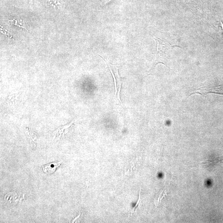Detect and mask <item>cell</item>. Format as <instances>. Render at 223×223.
Returning <instances> with one entry per match:
<instances>
[{
	"mask_svg": "<svg viewBox=\"0 0 223 223\" xmlns=\"http://www.w3.org/2000/svg\"><path fill=\"white\" fill-rule=\"evenodd\" d=\"M140 203H141V191H140L139 192V195L138 201V202L137 203H136V206L133 208V210H132V214L134 213V212H136V210H137L139 206Z\"/></svg>",
	"mask_w": 223,
	"mask_h": 223,
	"instance_id": "7",
	"label": "cell"
},
{
	"mask_svg": "<svg viewBox=\"0 0 223 223\" xmlns=\"http://www.w3.org/2000/svg\"><path fill=\"white\" fill-rule=\"evenodd\" d=\"M9 21H10L11 24H14L15 25L18 26V27H22V28L25 29L27 30V31H29V30H27V28H26L24 26H23V25H22V23H19V22H18V21L15 20V19H14V20H9Z\"/></svg>",
	"mask_w": 223,
	"mask_h": 223,
	"instance_id": "6",
	"label": "cell"
},
{
	"mask_svg": "<svg viewBox=\"0 0 223 223\" xmlns=\"http://www.w3.org/2000/svg\"><path fill=\"white\" fill-rule=\"evenodd\" d=\"M49 4L54 7H62L63 3H60V1H53V0H49Z\"/></svg>",
	"mask_w": 223,
	"mask_h": 223,
	"instance_id": "5",
	"label": "cell"
},
{
	"mask_svg": "<svg viewBox=\"0 0 223 223\" xmlns=\"http://www.w3.org/2000/svg\"><path fill=\"white\" fill-rule=\"evenodd\" d=\"M61 162H52L43 166V171L47 174H52L54 172L57 168L60 166Z\"/></svg>",
	"mask_w": 223,
	"mask_h": 223,
	"instance_id": "4",
	"label": "cell"
},
{
	"mask_svg": "<svg viewBox=\"0 0 223 223\" xmlns=\"http://www.w3.org/2000/svg\"><path fill=\"white\" fill-rule=\"evenodd\" d=\"M111 1V0H104L103 2H102V3H103V4H105L109 2V1Z\"/></svg>",
	"mask_w": 223,
	"mask_h": 223,
	"instance_id": "8",
	"label": "cell"
},
{
	"mask_svg": "<svg viewBox=\"0 0 223 223\" xmlns=\"http://www.w3.org/2000/svg\"><path fill=\"white\" fill-rule=\"evenodd\" d=\"M154 39L156 41L157 45L154 67L157 64L162 63L168 68L167 64L169 59V54L168 46H166L163 41L158 38H155Z\"/></svg>",
	"mask_w": 223,
	"mask_h": 223,
	"instance_id": "1",
	"label": "cell"
},
{
	"mask_svg": "<svg viewBox=\"0 0 223 223\" xmlns=\"http://www.w3.org/2000/svg\"><path fill=\"white\" fill-rule=\"evenodd\" d=\"M110 71L114 81V84L115 86V98L117 101L119 102L120 104L122 105L121 100L120 98V93L121 90L122 84L123 81L122 78H121L118 73V69L117 67L115 66V69H114V71L112 70V69L110 66Z\"/></svg>",
	"mask_w": 223,
	"mask_h": 223,
	"instance_id": "3",
	"label": "cell"
},
{
	"mask_svg": "<svg viewBox=\"0 0 223 223\" xmlns=\"http://www.w3.org/2000/svg\"><path fill=\"white\" fill-rule=\"evenodd\" d=\"M209 94H215L223 95V86L220 85L216 86V85H212L208 84L206 85H203L202 87L191 93L189 96L195 94L206 95Z\"/></svg>",
	"mask_w": 223,
	"mask_h": 223,
	"instance_id": "2",
	"label": "cell"
}]
</instances>
